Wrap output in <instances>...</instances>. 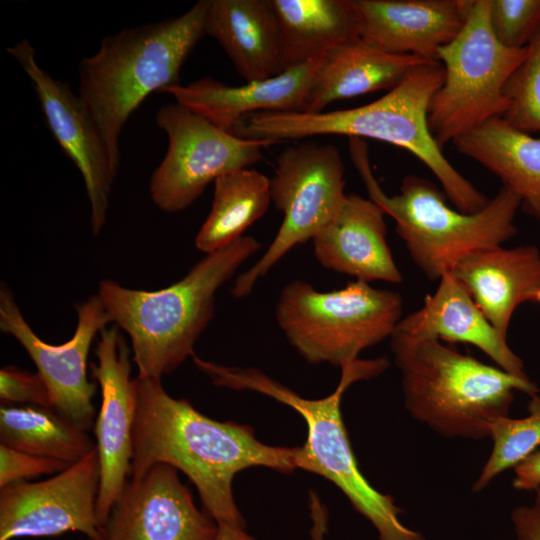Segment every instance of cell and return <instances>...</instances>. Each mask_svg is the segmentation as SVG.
<instances>
[{
	"label": "cell",
	"instance_id": "29",
	"mask_svg": "<svg viewBox=\"0 0 540 540\" xmlns=\"http://www.w3.org/2000/svg\"><path fill=\"white\" fill-rule=\"evenodd\" d=\"M503 92L508 106L501 118L518 131L540 133V27Z\"/></svg>",
	"mask_w": 540,
	"mask_h": 540
},
{
	"label": "cell",
	"instance_id": "11",
	"mask_svg": "<svg viewBox=\"0 0 540 540\" xmlns=\"http://www.w3.org/2000/svg\"><path fill=\"white\" fill-rule=\"evenodd\" d=\"M155 121L168 148L149 191L154 204L170 213L191 206L220 176L262 160V149L273 144L226 132L177 102L160 107Z\"/></svg>",
	"mask_w": 540,
	"mask_h": 540
},
{
	"label": "cell",
	"instance_id": "1",
	"mask_svg": "<svg viewBox=\"0 0 540 540\" xmlns=\"http://www.w3.org/2000/svg\"><path fill=\"white\" fill-rule=\"evenodd\" d=\"M137 409L129 478L168 464L195 485L205 512L218 526L245 528L232 482L242 470L263 466L282 473L296 469L297 447L260 442L251 427L221 422L170 396L161 379L135 378Z\"/></svg>",
	"mask_w": 540,
	"mask_h": 540
},
{
	"label": "cell",
	"instance_id": "18",
	"mask_svg": "<svg viewBox=\"0 0 540 540\" xmlns=\"http://www.w3.org/2000/svg\"><path fill=\"white\" fill-rule=\"evenodd\" d=\"M320 59L285 70L278 76L241 86L203 77L173 85L161 93L232 133L246 116L258 112H304Z\"/></svg>",
	"mask_w": 540,
	"mask_h": 540
},
{
	"label": "cell",
	"instance_id": "35",
	"mask_svg": "<svg viewBox=\"0 0 540 540\" xmlns=\"http://www.w3.org/2000/svg\"><path fill=\"white\" fill-rule=\"evenodd\" d=\"M311 515L313 519L312 537L314 540H324L326 531V512L316 495H311Z\"/></svg>",
	"mask_w": 540,
	"mask_h": 540
},
{
	"label": "cell",
	"instance_id": "37",
	"mask_svg": "<svg viewBox=\"0 0 540 540\" xmlns=\"http://www.w3.org/2000/svg\"><path fill=\"white\" fill-rule=\"evenodd\" d=\"M534 302H537L538 304H540V290L538 291L536 297H535V300Z\"/></svg>",
	"mask_w": 540,
	"mask_h": 540
},
{
	"label": "cell",
	"instance_id": "28",
	"mask_svg": "<svg viewBox=\"0 0 540 540\" xmlns=\"http://www.w3.org/2000/svg\"><path fill=\"white\" fill-rule=\"evenodd\" d=\"M527 410L526 417L505 416L491 425L492 450L472 485L474 493L484 490L500 473L515 468L540 447V391L530 396Z\"/></svg>",
	"mask_w": 540,
	"mask_h": 540
},
{
	"label": "cell",
	"instance_id": "14",
	"mask_svg": "<svg viewBox=\"0 0 540 540\" xmlns=\"http://www.w3.org/2000/svg\"><path fill=\"white\" fill-rule=\"evenodd\" d=\"M99 484L95 447L49 479L0 488V540L52 537L69 531L104 540L96 515Z\"/></svg>",
	"mask_w": 540,
	"mask_h": 540
},
{
	"label": "cell",
	"instance_id": "19",
	"mask_svg": "<svg viewBox=\"0 0 540 540\" xmlns=\"http://www.w3.org/2000/svg\"><path fill=\"white\" fill-rule=\"evenodd\" d=\"M383 210L370 198L346 194L332 220L312 239L325 268L370 283H401L403 276L386 240Z\"/></svg>",
	"mask_w": 540,
	"mask_h": 540
},
{
	"label": "cell",
	"instance_id": "2",
	"mask_svg": "<svg viewBox=\"0 0 540 540\" xmlns=\"http://www.w3.org/2000/svg\"><path fill=\"white\" fill-rule=\"evenodd\" d=\"M444 76L440 62H426L414 67L396 87L369 104L315 114L253 113L236 125L233 134L273 143L329 134L387 142L409 151L426 165L456 209L476 213L490 199L448 161L428 124L430 101L443 84Z\"/></svg>",
	"mask_w": 540,
	"mask_h": 540
},
{
	"label": "cell",
	"instance_id": "17",
	"mask_svg": "<svg viewBox=\"0 0 540 540\" xmlns=\"http://www.w3.org/2000/svg\"><path fill=\"white\" fill-rule=\"evenodd\" d=\"M473 0H351L360 38L389 54L438 61L459 33Z\"/></svg>",
	"mask_w": 540,
	"mask_h": 540
},
{
	"label": "cell",
	"instance_id": "33",
	"mask_svg": "<svg viewBox=\"0 0 540 540\" xmlns=\"http://www.w3.org/2000/svg\"><path fill=\"white\" fill-rule=\"evenodd\" d=\"M514 540H540V489L530 504L516 507L511 513Z\"/></svg>",
	"mask_w": 540,
	"mask_h": 540
},
{
	"label": "cell",
	"instance_id": "31",
	"mask_svg": "<svg viewBox=\"0 0 540 540\" xmlns=\"http://www.w3.org/2000/svg\"><path fill=\"white\" fill-rule=\"evenodd\" d=\"M0 400L5 405L51 407L49 390L41 375L12 365L0 370Z\"/></svg>",
	"mask_w": 540,
	"mask_h": 540
},
{
	"label": "cell",
	"instance_id": "26",
	"mask_svg": "<svg viewBox=\"0 0 540 540\" xmlns=\"http://www.w3.org/2000/svg\"><path fill=\"white\" fill-rule=\"evenodd\" d=\"M270 202V180L263 173L243 168L220 176L211 210L195 237L196 248L209 254L232 244L266 213Z\"/></svg>",
	"mask_w": 540,
	"mask_h": 540
},
{
	"label": "cell",
	"instance_id": "24",
	"mask_svg": "<svg viewBox=\"0 0 540 540\" xmlns=\"http://www.w3.org/2000/svg\"><path fill=\"white\" fill-rule=\"evenodd\" d=\"M456 150L496 175L540 223V137L518 131L501 117L486 121L453 142Z\"/></svg>",
	"mask_w": 540,
	"mask_h": 540
},
{
	"label": "cell",
	"instance_id": "23",
	"mask_svg": "<svg viewBox=\"0 0 540 540\" xmlns=\"http://www.w3.org/2000/svg\"><path fill=\"white\" fill-rule=\"evenodd\" d=\"M430 62L383 52L361 38L320 58L303 113H321L329 104L379 90L390 91L416 66Z\"/></svg>",
	"mask_w": 540,
	"mask_h": 540
},
{
	"label": "cell",
	"instance_id": "5",
	"mask_svg": "<svg viewBox=\"0 0 540 540\" xmlns=\"http://www.w3.org/2000/svg\"><path fill=\"white\" fill-rule=\"evenodd\" d=\"M208 0L178 17L129 27L102 39L79 64L78 95L119 167V137L152 93L179 84L180 71L205 34Z\"/></svg>",
	"mask_w": 540,
	"mask_h": 540
},
{
	"label": "cell",
	"instance_id": "20",
	"mask_svg": "<svg viewBox=\"0 0 540 540\" xmlns=\"http://www.w3.org/2000/svg\"><path fill=\"white\" fill-rule=\"evenodd\" d=\"M450 273L507 337L516 308L534 302L540 290V251L534 245L486 247L460 259Z\"/></svg>",
	"mask_w": 540,
	"mask_h": 540
},
{
	"label": "cell",
	"instance_id": "21",
	"mask_svg": "<svg viewBox=\"0 0 540 540\" xmlns=\"http://www.w3.org/2000/svg\"><path fill=\"white\" fill-rule=\"evenodd\" d=\"M396 332L417 339L467 343L479 348L504 371L529 378L521 358L485 317L464 287L447 273L423 305L402 317Z\"/></svg>",
	"mask_w": 540,
	"mask_h": 540
},
{
	"label": "cell",
	"instance_id": "12",
	"mask_svg": "<svg viewBox=\"0 0 540 540\" xmlns=\"http://www.w3.org/2000/svg\"><path fill=\"white\" fill-rule=\"evenodd\" d=\"M77 326L70 340L49 344L25 320L11 290L0 289V329L14 337L28 353L49 390L51 407L88 431L93 425L96 384L87 377V360L95 336L112 323L98 294L76 306Z\"/></svg>",
	"mask_w": 540,
	"mask_h": 540
},
{
	"label": "cell",
	"instance_id": "4",
	"mask_svg": "<svg viewBox=\"0 0 540 540\" xmlns=\"http://www.w3.org/2000/svg\"><path fill=\"white\" fill-rule=\"evenodd\" d=\"M261 248L252 236L206 254L178 282L160 290L130 289L110 279L99 283L112 323L131 341L138 378L170 374L189 356L214 318L217 291Z\"/></svg>",
	"mask_w": 540,
	"mask_h": 540
},
{
	"label": "cell",
	"instance_id": "22",
	"mask_svg": "<svg viewBox=\"0 0 540 540\" xmlns=\"http://www.w3.org/2000/svg\"><path fill=\"white\" fill-rule=\"evenodd\" d=\"M204 29L246 82L266 80L285 71L271 0H208Z\"/></svg>",
	"mask_w": 540,
	"mask_h": 540
},
{
	"label": "cell",
	"instance_id": "8",
	"mask_svg": "<svg viewBox=\"0 0 540 540\" xmlns=\"http://www.w3.org/2000/svg\"><path fill=\"white\" fill-rule=\"evenodd\" d=\"M401 295L355 281L330 292L295 280L278 297L275 318L309 363L343 367L366 348L390 338L402 318Z\"/></svg>",
	"mask_w": 540,
	"mask_h": 540
},
{
	"label": "cell",
	"instance_id": "6",
	"mask_svg": "<svg viewBox=\"0 0 540 540\" xmlns=\"http://www.w3.org/2000/svg\"><path fill=\"white\" fill-rule=\"evenodd\" d=\"M390 347L401 372L405 408L447 438L489 437L491 425L509 416L515 391L529 397L540 391L529 378L487 365L437 339L394 331Z\"/></svg>",
	"mask_w": 540,
	"mask_h": 540
},
{
	"label": "cell",
	"instance_id": "7",
	"mask_svg": "<svg viewBox=\"0 0 540 540\" xmlns=\"http://www.w3.org/2000/svg\"><path fill=\"white\" fill-rule=\"evenodd\" d=\"M349 146L369 198L394 219L396 233L428 279L439 281L466 255L502 245L516 234L514 221L521 199L509 188L502 186L476 213L453 209L444 191L416 175L405 176L400 192L389 196L372 173L365 141L350 138Z\"/></svg>",
	"mask_w": 540,
	"mask_h": 540
},
{
	"label": "cell",
	"instance_id": "38",
	"mask_svg": "<svg viewBox=\"0 0 540 540\" xmlns=\"http://www.w3.org/2000/svg\"><path fill=\"white\" fill-rule=\"evenodd\" d=\"M90 540V539H89Z\"/></svg>",
	"mask_w": 540,
	"mask_h": 540
},
{
	"label": "cell",
	"instance_id": "10",
	"mask_svg": "<svg viewBox=\"0 0 540 540\" xmlns=\"http://www.w3.org/2000/svg\"><path fill=\"white\" fill-rule=\"evenodd\" d=\"M344 163L332 144L288 146L277 157L270 179L271 201L282 224L261 258L239 274L231 293L243 298L292 248L312 240L335 216L345 197Z\"/></svg>",
	"mask_w": 540,
	"mask_h": 540
},
{
	"label": "cell",
	"instance_id": "36",
	"mask_svg": "<svg viewBox=\"0 0 540 540\" xmlns=\"http://www.w3.org/2000/svg\"><path fill=\"white\" fill-rule=\"evenodd\" d=\"M215 540H256L250 536L245 528L218 526Z\"/></svg>",
	"mask_w": 540,
	"mask_h": 540
},
{
	"label": "cell",
	"instance_id": "3",
	"mask_svg": "<svg viewBox=\"0 0 540 540\" xmlns=\"http://www.w3.org/2000/svg\"><path fill=\"white\" fill-rule=\"evenodd\" d=\"M193 360L216 386L258 392L297 411L306 423L307 438L301 448L297 447L296 469L318 474L335 484L373 525L379 540H426L422 533L401 521L403 512L392 496L379 492L364 477L342 418L345 391L357 381L385 372L390 365L386 357L357 359L344 365L336 389L321 399L301 397L256 368L226 366L197 356Z\"/></svg>",
	"mask_w": 540,
	"mask_h": 540
},
{
	"label": "cell",
	"instance_id": "13",
	"mask_svg": "<svg viewBox=\"0 0 540 540\" xmlns=\"http://www.w3.org/2000/svg\"><path fill=\"white\" fill-rule=\"evenodd\" d=\"M31 81L47 126L67 158L82 175L90 204L92 233L100 234L118 166L88 109L67 82L41 68L28 39L6 48Z\"/></svg>",
	"mask_w": 540,
	"mask_h": 540
},
{
	"label": "cell",
	"instance_id": "15",
	"mask_svg": "<svg viewBox=\"0 0 540 540\" xmlns=\"http://www.w3.org/2000/svg\"><path fill=\"white\" fill-rule=\"evenodd\" d=\"M99 334L97 362L91 370L102 398L95 437L100 466L96 515L103 528L130 475L137 389L131 378V351L119 328H105Z\"/></svg>",
	"mask_w": 540,
	"mask_h": 540
},
{
	"label": "cell",
	"instance_id": "32",
	"mask_svg": "<svg viewBox=\"0 0 540 540\" xmlns=\"http://www.w3.org/2000/svg\"><path fill=\"white\" fill-rule=\"evenodd\" d=\"M69 466L61 460L28 454L0 444V488L40 475L57 474Z\"/></svg>",
	"mask_w": 540,
	"mask_h": 540
},
{
	"label": "cell",
	"instance_id": "30",
	"mask_svg": "<svg viewBox=\"0 0 540 540\" xmlns=\"http://www.w3.org/2000/svg\"><path fill=\"white\" fill-rule=\"evenodd\" d=\"M490 19L504 46L526 48L540 27V0H491Z\"/></svg>",
	"mask_w": 540,
	"mask_h": 540
},
{
	"label": "cell",
	"instance_id": "27",
	"mask_svg": "<svg viewBox=\"0 0 540 540\" xmlns=\"http://www.w3.org/2000/svg\"><path fill=\"white\" fill-rule=\"evenodd\" d=\"M0 444L69 465L96 447L86 430L51 407L5 404L0 408Z\"/></svg>",
	"mask_w": 540,
	"mask_h": 540
},
{
	"label": "cell",
	"instance_id": "9",
	"mask_svg": "<svg viewBox=\"0 0 540 540\" xmlns=\"http://www.w3.org/2000/svg\"><path fill=\"white\" fill-rule=\"evenodd\" d=\"M491 0H473L459 33L438 52L444 82L433 95L428 124L443 149L481 124L502 117L507 109L504 87L527 55L495 36Z\"/></svg>",
	"mask_w": 540,
	"mask_h": 540
},
{
	"label": "cell",
	"instance_id": "34",
	"mask_svg": "<svg viewBox=\"0 0 540 540\" xmlns=\"http://www.w3.org/2000/svg\"><path fill=\"white\" fill-rule=\"evenodd\" d=\"M513 488L520 491L540 489V447L520 462L515 468Z\"/></svg>",
	"mask_w": 540,
	"mask_h": 540
},
{
	"label": "cell",
	"instance_id": "16",
	"mask_svg": "<svg viewBox=\"0 0 540 540\" xmlns=\"http://www.w3.org/2000/svg\"><path fill=\"white\" fill-rule=\"evenodd\" d=\"M168 464L128 478L106 524L104 540H215L218 525L200 511Z\"/></svg>",
	"mask_w": 540,
	"mask_h": 540
},
{
	"label": "cell",
	"instance_id": "25",
	"mask_svg": "<svg viewBox=\"0 0 540 540\" xmlns=\"http://www.w3.org/2000/svg\"><path fill=\"white\" fill-rule=\"evenodd\" d=\"M283 49L285 70L320 59L360 38L351 0H271Z\"/></svg>",
	"mask_w": 540,
	"mask_h": 540
}]
</instances>
